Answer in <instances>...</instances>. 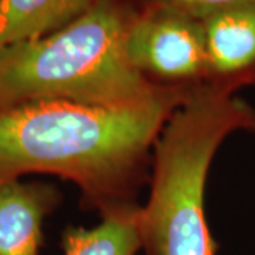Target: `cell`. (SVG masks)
Listing matches in <instances>:
<instances>
[{
	"label": "cell",
	"instance_id": "10",
	"mask_svg": "<svg viewBox=\"0 0 255 255\" xmlns=\"http://www.w3.org/2000/svg\"><path fill=\"white\" fill-rule=\"evenodd\" d=\"M250 130H254V132H255V115H254V118H253V122H251V127H250Z\"/></svg>",
	"mask_w": 255,
	"mask_h": 255
},
{
	"label": "cell",
	"instance_id": "2",
	"mask_svg": "<svg viewBox=\"0 0 255 255\" xmlns=\"http://www.w3.org/2000/svg\"><path fill=\"white\" fill-rule=\"evenodd\" d=\"M129 18L114 1L97 0L67 26L1 51L0 108L41 100L135 107L173 87L157 85L129 64Z\"/></svg>",
	"mask_w": 255,
	"mask_h": 255
},
{
	"label": "cell",
	"instance_id": "1",
	"mask_svg": "<svg viewBox=\"0 0 255 255\" xmlns=\"http://www.w3.org/2000/svg\"><path fill=\"white\" fill-rule=\"evenodd\" d=\"M193 87H167L135 107L41 100L0 108V183L57 174L101 211L125 203L149 149Z\"/></svg>",
	"mask_w": 255,
	"mask_h": 255
},
{
	"label": "cell",
	"instance_id": "7",
	"mask_svg": "<svg viewBox=\"0 0 255 255\" xmlns=\"http://www.w3.org/2000/svg\"><path fill=\"white\" fill-rule=\"evenodd\" d=\"M97 0H0V53L67 26Z\"/></svg>",
	"mask_w": 255,
	"mask_h": 255
},
{
	"label": "cell",
	"instance_id": "3",
	"mask_svg": "<svg viewBox=\"0 0 255 255\" xmlns=\"http://www.w3.org/2000/svg\"><path fill=\"white\" fill-rule=\"evenodd\" d=\"M254 115L246 101L209 84L189 91L155 143L150 197L140 209L146 254H217L204 211L206 179L220 145L250 130Z\"/></svg>",
	"mask_w": 255,
	"mask_h": 255
},
{
	"label": "cell",
	"instance_id": "6",
	"mask_svg": "<svg viewBox=\"0 0 255 255\" xmlns=\"http://www.w3.org/2000/svg\"><path fill=\"white\" fill-rule=\"evenodd\" d=\"M50 186L0 183V255H38L43 221L55 206Z\"/></svg>",
	"mask_w": 255,
	"mask_h": 255
},
{
	"label": "cell",
	"instance_id": "8",
	"mask_svg": "<svg viewBox=\"0 0 255 255\" xmlns=\"http://www.w3.org/2000/svg\"><path fill=\"white\" fill-rule=\"evenodd\" d=\"M64 255H136L142 248L140 209L118 203L102 210L97 227H70L63 234Z\"/></svg>",
	"mask_w": 255,
	"mask_h": 255
},
{
	"label": "cell",
	"instance_id": "9",
	"mask_svg": "<svg viewBox=\"0 0 255 255\" xmlns=\"http://www.w3.org/2000/svg\"><path fill=\"white\" fill-rule=\"evenodd\" d=\"M248 1H255V0H160L159 3L173 7L201 21L220 10L228 9Z\"/></svg>",
	"mask_w": 255,
	"mask_h": 255
},
{
	"label": "cell",
	"instance_id": "4",
	"mask_svg": "<svg viewBox=\"0 0 255 255\" xmlns=\"http://www.w3.org/2000/svg\"><path fill=\"white\" fill-rule=\"evenodd\" d=\"M124 47L129 64L155 84V80L180 87L206 82L201 21L173 7L157 3L130 16Z\"/></svg>",
	"mask_w": 255,
	"mask_h": 255
},
{
	"label": "cell",
	"instance_id": "5",
	"mask_svg": "<svg viewBox=\"0 0 255 255\" xmlns=\"http://www.w3.org/2000/svg\"><path fill=\"white\" fill-rule=\"evenodd\" d=\"M206 55V82L233 94L255 85V1L220 10L201 20Z\"/></svg>",
	"mask_w": 255,
	"mask_h": 255
}]
</instances>
